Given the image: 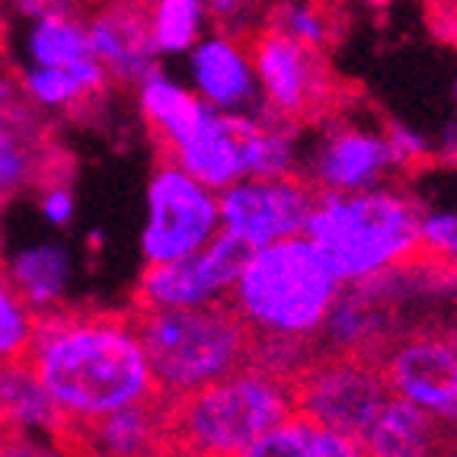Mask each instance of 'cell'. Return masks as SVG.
Returning <instances> with one entry per match:
<instances>
[{"mask_svg": "<svg viewBox=\"0 0 457 457\" xmlns=\"http://www.w3.org/2000/svg\"><path fill=\"white\" fill-rule=\"evenodd\" d=\"M26 361L64 422H93L157 396L131 313L64 304L36 313V339Z\"/></svg>", "mask_w": 457, "mask_h": 457, "instance_id": "6da1fadb", "label": "cell"}, {"mask_svg": "<svg viewBox=\"0 0 457 457\" xmlns=\"http://www.w3.org/2000/svg\"><path fill=\"white\" fill-rule=\"evenodd\" d=\"M304 237L343 285L368 282L420 256V198L400 183L317 192Z\"/></svg>", "mask_w": 457, "mask_h": 457, "instance_id": "7a4b0ae2", "label": "cell"}, {"mask_svg": "<svg viewBox=\"0 0 457 457\" xmlns=\"http://www.w3.org/2000/svg\"><path fill=\"white\" fill-rule=\"evenodd\" d=\"M339 291L343 282L323 253L297 234L246 253L228 304L253 339L313 343Z\"/></svg>", "mask_w": 457, "mask_h": 457, "instance_id": "3957f363", "label": "cell"}, {"mask_svg": "<svg viewBox=\"0 0 457 457\" xmlns=\"http://www.w3.org/2000/svg\"><path fill=\"white\" fill-rule=\"evenodd\" d=\"M167 403L173 457H244L262 435L297 416L295 381L253 361Z\"/></svg>", "mask_w": 457, "mask_h": 457, "instance_id": "277c9868", "label": "cell"}, {"mask_svg": "<svg viewBox=\"0 0 457 457\" xmlns=\"http://www.w3.org/2000/svg\"><path fill=\"white\" fill-rule=\"evenodd\" d=\"M131 317L163 400L202 390L244 368L253 355V333L228 301L179 311H131Z\"/></svg>", "mask_w": 457, "mask_h": 457, "instance_id": "5b68a950", "label": "cell"}, {"mask_svg": "<svg viewBox=\"0 0 457 457\" xmlns=\"http://www.w3.org/2000/svg\"><path fill=\"white\" fill-rule=\"evenodd\" d=\"M218 234H221L218 192L192 179L176 163L163 161L147 183L145 230H141L145 262L183 260L205 250Z\"/></svg>", "mask_w": 457, "mask_h": 457, "instance_id": "8992f818", "label": "cell"}, {"mask_svg": "<svg viewBox=\"0 0 457 457\" xmlns=\"http://www.w3.org/2000/svg\"><path fill=\"white\" fill-rule=\"evenodd\" d=\"M390 396L378 359L317 355L295 378V410L307 422L359 442Z\"/></svg>", "mask_w": 457, "mask_h": 457, "instance_id": "52a82bcc", "label": "cell"}, {"mask_svg": "<svg viewBox=\"0 0 457 457\" xmlns=\"http://www.w3.org/2000/svg\"><path fill=\"white\" fill-rule=\"evenodd\" d=\"M250 52L260 80L262 109L291 125H304L333 109L336 84L323 52L282 36L272 26L250 32Z\"/></svg>", "mask_w": 457, "mask_h": 457, "instance_id": "ba28073f", "label": "cell"}, {"mask_svg": "<svg viewBox=\"0 0 457 457\" xmlns=\"http://www.w3.org/2000/svg\"><path fill=\"white\" fill-rule=\"evenodd\" d=\"M387 125H368L361 119H336L320 129L301 154V176L317 192H365L396 183L403 176Z\"/></svg>", "mask_w": 457, "mask_h": 457, "instance_id": "9c48e42d", "label": "cell"}, {"mask_svg": "<svg viewBox=\"0 0 457 457\" xmlns=\"http://www.w3.org/2000/svg\"><path fill=\"white\" fill-rule=\"evenodd\" d=\"M378 365L390 396L457 428V333L445 327L410 329L378 355Z\"/></svg>", "mask_w": 457, "mask_h": 457, "instance_id": "30bf717a", "label": "cell"}, {"mask_svg": "<svg viewBox=\"0 0 457 457\" xmlns=\"http://www.w3.org/2000/svg\"><path fill=\"white\" fill-rule=\"evenodd\" d=\"M313 202L317 189L301 173L272 176V179L246 176L218 192L221 234L240 240L246 250L278 244L304 234Z\"/></svg>", "mask_w": 457, "mask_h": 457, "instance_id": "8fae6325", "label": "cell"}, {"mask_svg": "<svg viewBox=\"0 0 457 457\" xmlns=\"http://www.w3.org/2000/svg\"><path fill=\"white\" fill-rule=\"evenodd\" d=\"M246 246L230 234H218L205 250L170 262H147L135 288V311H179L228 301L234 291Z\"/></svg>", "mask_w": 457, "mask_h": 457, "instance_id": "7c38bea8", "label": "cell"}, {"mask_svg": "<svg viewBox=\"0 0 457 457\" xmlns=\"http://www.w3.org/2000/svg\"><path fill=\"white\" fill-rule=\"evenodd\" d=\"M52 438L74 457H173L170 403L157 394L93 422H64Z\"/></svg>", "mask_w": 457, "mask_h": 457, "instance_id": "4fadbf2b", "label": "cell"}, {"mask_svg": "<svg viewBox=\"0 0 457 457\" xmlns=\"http://www.w3.org/2000/svg\"><path fill=\"white\" fill-rule=\"evenodd\" d=\"M189 90L205 106L224 115L266 112L260 96V80L253 68L250 38L224 29H208L195 48L186 54Z\"/></svg>", "mask_w": 457, "mask_h": 457, "instance_id": "5bb4252c", "label": "cell"}, {"mask_svg": "<svg viewBox=\"0 0 457 457\" xmlns=\"http://www.w3.org/2000/svg\"><path fill=\"white\" fill-rule=\"evenodd\" d=\"M403 333L406 327L396 304L384 295L378 278H368V282L343 285L313 345H317V355L378 359Z\"/></svg>", "mask_w": 457, "mask_h": 457, "instance_id": "9a60e30c", "label": "cell"}, {"mask_svg": "<svg viewBox=\"0 0 457 457\" xmlns=\"http://www.w3.org/2000/svg\"><path fill=\"white\" fill-rule=\"evenodd\" d=\"M244 125L246 115H224L202 106L189 129L163 147V161L186 170L208 189H228L237 179H246Z\"/></svg>", "mask_w": 457, "mask_h": 457, "instance_id": "2e32d148", "label": "cell"}, {"mask_svg": "<svg viewBox=\"0 0 457 457\" xmlns=\"http://www.w3.org/2000/svg\"><path fill=\"white\" fill-rule=\"evenodd\" d=\"M87 20L90 52L109 80L125 87H137L157 68L151 32H147L145 0H106Z\"/></svg>", "mask_w": 457, "mask_h": 457, "instance_id": "e0dca14e", "label": "cell"}, {"mask_svg": "<svg viewBox=\"0 0 457 457\" xmlns=\"http://www.w3.org/2000/svg\"><path fill=\"white\" fill-rule=\"evenodd\" d=\"M454 432L400 396H387L359 445L368 457H445Z\"/></svg>", "mask_w": 457, "mask_h": 457, "instance_id": "ac0fdd59", "label": "cell"}, {"mask_svg": "<svg viewBox=\"0 0 457 457\" xmlns=\"http://www.w3.org/2000/svg\"><path fill=\"white\" fill-rule=\"evenodd\" d=\"M54 179H68V170L42 119L38 122L0 119V205L23 186H48Z\"/></svg>", "mask_w": 457, "mask_h": 457, "instance_id": "d6986e66", "label": "cell"}, {"mask_svg": "<svg viewBox=\"0 0 457 457\" xmlns=\"http://www.w3.org/2000/svg\"><path fill=\"white\" fill-rule=\"evenodd\" d=\"M20 87L38 112H80L109 90V74L96 58L68 68H20Z\"/></svg>", "mask_w": 457, "mask_h": 457, "instance_id": "ffe728a7", "label": "cell"}, {"mask_svg": "<svg viewBox=\"0 0 457 457\" xmlns=\"http://www.w3.org/2000/svg\"><path fill=\"white\" fill-rule=\"evenodd\" d=\"M64 416L52 403L29 361L0 365V432H42L54 435Z\"/></svg>", "mask_w": 457, "mask_h": 457, "instance_id": "44dd1931", "label": "cell"}, {"mask_svg": "<svg viewBox=\"0 0 457 457\" xmlns=\"http://www.w3.org/2000/svg\"><path fill=\"white\" fill-rule=\"evenodd\" d=\"M135 90H137V112H141L145 125L151 129L154 141L161 145V151L170 141H176V137L183 135L192 125V119L198 115V109L205 106L189 90V84H179V80L167 77L163 71H154Z\"/></svg>", "mask_w": 457, "mask_h": 457, "instance_id": "7402d4cb", "label": "cell"}, {"mask_svg": "<svg viewBox=\"0 0 457 457\" xmlns=\"http://www.w3.org/2000/svg\"><path fill=\"white\" fill-rule=\"evenodd\" d=\"M10 282L36 313L64 304L71 282V256L62 244H38L23 250L10 266Z\"/></svg>", "mask_w": 457, "mask_h": 457, "instance_id": "603a6c76", "label": "cell"}, {"mask_svg": "<svg viewBox=\"0 0 457 457\" xmlns=\"http://www.w3.org/2000/svg\"><path fill=\"white\" fill-rule=\"evenodd\" d=\"M147 32L157 58H186L208 32V0H145Z\"/></svg>", "mask_w": 457, "mask_h": 457, "instance_id": "cb8c5ba5", "label": "cell"}, {"mask_svg": "<svg viewBox=\"0 0 457 457\" xmlns=\"http://www.w3.org/2000/svg\"><path fill=\"white\" fill-rule=\"evenodd\" d=\"M90 38H87L84 16H48L32 20L23 32L26 68H68L90 58Z\"/></svg>", "mask_w": 457, "mask_h": 457, "instance_id": "d4e9b609", "label": "cell"}, {"mask_svg": "<svg viewBox=\"0 0 457 457\" xmlns=\"http://www.w3.org/2000/svg\"><path fill=\"white\" fill-rule=\"evenodd\" d=\"M36 339V311L13 288L7 269L0 262V365L29 359Z\"/></svg>", "mask_w": 457, "mask_h": 457, "instance_id": "484cf974", "label": "cell"}, {"mask_svg": "<svg viewBox=\"0 0 457 457\" xmlns=\"http://www.w3.org/2000/svg\"><path fill=\"white\" fill-rule=\"evenodd\" d=\"M269 26L278 29L282 36L301 42V46L317 48V52H323L336 36L333 16L317 0H282L269 13Z\"/></svg>", "mask_w": 457, "mask_h": 457, "instance_id": "4316f807", "label": "cell"}, {"mask_svg": "<svg viewBox=\"0 0 457 457\" xmlns=\"http://www.w3.org/2000/svg\"><path fill=\"white\" fill-rule=\"evenodd\" d=\"M420 256L457 269V208L420 205Z\"/></svg>", "mask_w": 457, "mask_h": 457, "instance_id": "83f0119b", "label": "cell"}, {"mask_svg": "<svg viewBox=\"0 0 457 457\" xmlns=\"http://www.w3.org/2000/svg\"><path fill=\"white\" fill-rule=\"evenodd\" d=\"M208 16L212 23L234 36H250L256 32L260 20V4L256 0H208Z\"/></svg>", "mask_w": 457, "mask_h": 457, "instance_id": "f1b7e54d", "label": "cell"}, {"mask_svg": "<svg viewBox=\"0 0 457 457\" xmlns=\"http://www.w3.org/2000/svg\"><path fill=\"white\" fill-rule=\"evenodd\" d=\"M304 457H368V454L349 435H339L333 428H320L311 422V438H307Z\"/></svg>", "mask_w": 457, "mask_h": 457, "instance_id": "f546056e", "label": "cell"}, {"mask_svg": "<svg viewBox=\"0 0 457 457\" xmlns=\"http://www.w3.org/2000/svg\"><path fill=\"white\" fill-rule=\"evenodd\" d=\"M20 20H48V16H84V0H7Z\"/></svg>", "mask_w": 457, "mask_h": 457, "instance_id": "4dcf8cb0", "label": "cell"}, {"mask_svg": "<svg viewBox=\"0 0 457 457\" xmlns=\"http://www.w3.org/2000/svg\"><path fill=\"white\" fill-rule=\"evenodd\" d=\"M42 214L54 228H68L74 221V192H71L68 179H54V183L42 186Z\"/></svg>", "mask_w": 457, "mask_h": 457, "instance_id": "1f68e13d", "label": "cell"}, {"mask_svg": "<svg viewBox=\"0 0 457 457\" xmlns=\"http://www.w3.org/2000/svg\"><path fill=\"white\" fill-rule=\"evenodd\" d=\"M387 135L390 141H394V151L396 157H400V163H403V170L410 173V170H416L422 161H428V141L420 135V131L406 129V125H387Z\"/></svg>", "mask_w": 457, "mask_h": 457, "instance_id": "d6a6232c", "label": "cell"}, {"mask_svg": "<svg viewBox=\"0 0 457 457\" xmlns=\"http://www.w3.org/2000/svg\"><path fill=\"white\" fill-rule=\"evenodd\" d=\"M428 7L438 10V16H448V13H457V0H426Z\"/></svg>", "mask_w": 457, "mask_h": 457, "instance_id": "836d02e7", "label": "cell"}, {"mask_svg": "<svg viewBox=\"0 0 457 457\" xmlns=\"http://www.w3.org/2000/svg\"><path fill=\"white\" fill-rule=\"evenodd\" d=\"M445 26H448V36L454 38V46H457V13H448V16H438Z\"/></svg>", "mask_w": 457, "mask_h": 457, "instance_id": "e575fe53", "label": "cell"}, {"mask_svg": "<svg viewBox=\"0 0 457 457\" xmlns=\"http://www.w3.org/2000/svg\"><path fill=\"white\" fill-rule=\"evenodd\" d=\"M445 457H457V432L451 435V442H448V451H445Z\"/></svg>", "mask_w": 457, "mask_h": 457, "instance_id": "d590c367", "label": "cell"}, {"mask_svg": "<svg viewBox=\"0 0 457 457\" xmlns=\"http://www.w3.org/2000/svg\"><path fill=\"white\" fill-rule=\"evenodd\" d=\"M365 4H368V7H387L390 0H365Z\"/></svg>", "mask_w": 457, "mask_h": 457, "instance_id": "8d00e7d4", "label": "cell"}, {"mask_svg": "<svg viewBox=\"0 0 457 457\" xmlns=\"http://www.w3.org/2000/svg\"><path fill=\"white\" fill-rule=\"evenodd\" d=\"M0 58H4V26H0Z\"/></svg>", "mask_w": 457, "mask_h": 457, "instance_id": "74e56055", "label": "cell"}, {"mask_svg": "<svg viewBox=\"0 0 457 457\" xmlns=\"http://www.w3.org/2000/svg\"><path fill=\"white\" fill-rule=\"evenodd\" d=\"M4 7H7V0H0V10H4Z\"/></svg>", "mask_w": 457, "mask_h": 457, "instance_id": "f35d334b", "label": "cell"}]
</instances>
